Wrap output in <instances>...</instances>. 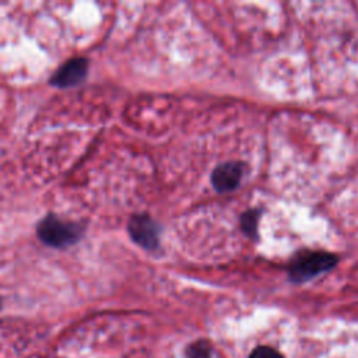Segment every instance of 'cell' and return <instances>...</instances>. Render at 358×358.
<instances>
[{
    "label": "cell",
    "instance_id": "obj_8",
    "mask_svg": "<svg viewBox=\"0 0 358 358\" xmlns=\"http://www.w3.org/2000/svg\"><path fill=\"white\" fill-rule=\"evenodd\" d=\"M249 358H282L281 354L270 347H257L252 351Z\"/></svg>",
    "mask_w": 358,
    "mask_h": 358
},
{
    "label": "cell",
    "instance_id": "obj_4",
    "mask_svg": "<svg viewBox=\"0 0 358 358\" xmlns=\"http://www.w3.org/2000/svg\"><path fill=\"white\" fill-rule=\"evenodd\" d=\"M245 172V165L239 161H228L215 166L211 173V183L217 192L234 190Z\"/></svg>",
    "mask_w": 358,
    "mask_h": 358
},
{
    "label": "cell",
    "instance_id": "obj_1",
    "mask_svg": "<svg viewBox=\"0 0 358 358\" xmlns=\"http://www.w3.org/2000/svg\"><path fill=\"white\" fill-rule=\"evenodd\" d=\"M337 256L329 252H306L292 262L289 266V277L295 282H303L324 271H329L337 264Z\"/></svg>",
    "mask_w": 358,
    "mask_h": 358
},
{
    "label": "cell",
    "instance_id": "obj_2",
    "mask_svg": "<svg viewBox=\"0 0 358 358\" xmlns=\"http://www.w3.org/2000/svg\"><path fill=\"white\" fill-rule=\"evenodd\" d=\"M38 234L45 243L60 248L74 243L80 238L81 229L76 224H69L55 217H48L39 224Z\"/></svg>",
    "mask_w": 358,
    "mask_h": 358
},
{
    "label": "cell",
    "instance_id": "obj_3",
    "mask_svg": "<svg viewBox=\"0 0 358 358\" xmlns=\"http://www.w3.org/2000/svg\"><path fill=\"white\" fill-rule=\"evenodd\" d=\"M134 242L145 249H155L159 243V228L148 215H136L129 224Z\"/></svg>",
    "mask_w": 358,
    "mask_h": 358
},
{
    "label": "cell",
    "instance_id": "obj_5",
    "mask_svg": "<svg viewBox=\"0 0 358 358\" xmlns=\"http://www.w3.org/2000/svg\"><path fill=\"white\" fill-rule=\"evenodd\" d=\"M87 73L85 59H73L66 63L53 77V83L59 87H69L77 84Z\"/></svg>",
    "mask_w": 358,
    "mask_h": 358
},
{
    "label": "cell",
    "instance_id": "obj_7",
    "mask_svg": "<svg viewBox=\"0 0 358 358\" xmlns=\"http://www.w3.org/2000/svg\"><path fill=\"white\" fill-rule=\"evenodd\" d=\"M187 358H210V347L206 341H196L187 348Z\"/></svg>",
    "mask_w": 358,
    "mask_h": 358
},
{
    "label": "cell",
    "instance_id": "obj_6",
    "mask_svg": "<svg viewBox=\"0 0 358 358\" xmlns=\"http://www.w3.org/2000/svg\"><path fill=\"white\" fill-rule=\"evenodd\" d=\"M259 217L260 213L257 210H248L241 215V228L246 235L256 238Z\"/></svg>",
    "mask_w": 358,
    "mask_h": 358
}]
</instances>
